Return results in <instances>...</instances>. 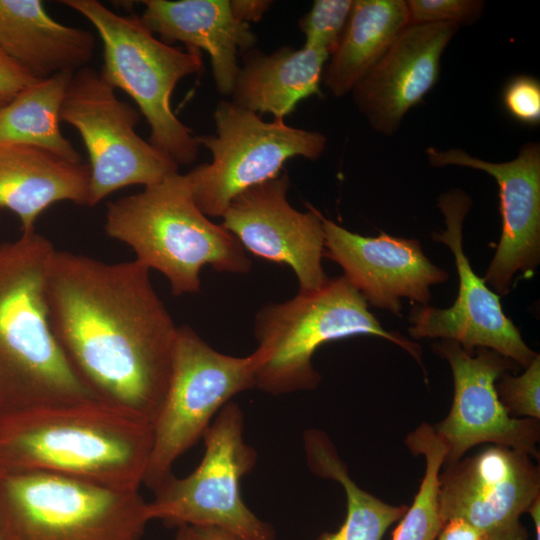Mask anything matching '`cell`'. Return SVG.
I'll return each instance as SVG.
<instances>
[{"label": "cell", "mask_w": 540, "mask_h": 540, "mask_svg": "<svg viewBox=\"0 0 540 540\" xmlns=\"http://www.w3.org/2000/svg\"><path fill=\"white\" fill-rule=\"evenodd\" d=\"M139 17L154 35L169 45L182 42L187 48L210 56L217 91L231 95L239 71L238 52L254 48L257 38L250 25L233 14L229 0H145Z\"/></svg>", "instance_id": "cell-19"}, {"label": "cell", "mask_w": 540, "mask_h": 540, "mask_svg": "<svg viewBox=\"0 0 540 540\" xmlns=\"http://www.w3.org/2000/svg\"><path fill=\"white\" fill-rule=\"evenodd\" d=\"M54 251L36 230L0 244V418L98 399L70 366L50 326L45 287Z\"/></svg>", "instance_id": "cell-3"}, {"label": "cell", "mask_w": 540, "mask_h": 540, "mask_svg": "<svg viewBox=\"0 0 540 540\" xmlns=\"http://www.w3.org/2000/svg\"><path fill=\"white\" fill-rule=\"evenodd\" d=\"M384 338L408 352L422 368L421 347L397 332L385 330L367 301L344 277L328 279L319 290L298 293L263 306L254 320L257 348L255 388L283 395L310 391L321 382L312 358L325 343L354 336Z\"/></svg>", "instance_id": "cell-5"}, {"label": "cell", "mask_w": 540, "mask_h": 540, "mask_svg": "<svg viewBox=\"0 0 540 540\" xmlns=\"http://www.w3.org/2000/svg\"><path fill=\"white\" fill-rule=\"evenodd\" d=\"M95 38L53 19L40 0H0V47L36 79L88 66Z\"/></svg>", "instance_id": "cell-21"}, {"label": "cell", "mask_w": 540, "mask_h": 540, "mask_svg": "<svg viewBox=\"0 0 540 540\" xmlns=\"http://www.w3.org/2000/svg\"><path fill=\"white\" fill-rule=\"evenodd\" d=\"M36 80L38 79L18 65L0 47V104L9 103Z\"/></svg>", "instance_id": "cell-31"}, {"label": "cell", "mask_w": 540, "mask_h": 540, "mask_svg": "<svg viewBox=\"0 0 540 540\" xmlns=\"http://www.w3.org/2000/svg\"><path fill=\"white\" fill-rule=\"evenodd\" d=\"M506 111L525 125L540 123V82L530 75H516L504 86L502 93Z\"/></svg>", "instance_id": "cell-30"}, {"label": "cell", "mask_w": 540, "mask_h": 540, "mask_svg": "<svg viewBox=\"0 0 540 540\" xmlns=\"http://www.w3.org/2000/svg\"><path fill=\"white\" fill-rule=\"evenodd\" d=\"M3 105H4V104H0V109L2 108Z\"/></svg>", "instance_id": "cell-36"}, {"label": "cell", "mask_w": 540, "mask_h": 540, "mask_svg": "<svg viewBox=\"0 0 540 540\" xmlns=\"http://www.w3.org/2000/svg\"><path fill=\"white\" fill-rule=\"evenodd\" d=\"M74 73L38 79L0 109V143L39 147L73 162L80 153L62 134L60 112Z\"/></svg>", "instance_id": "cell-24"}, {"label": "cell", "mask_w": 540, "mask_h": 540, "mask_svg": "<svg viewBox=\"0 0 540 540\" xmlns=\"http://www.w3.org/2000/svg\"><path fill=\"white\" fill-rule=\"evenodd\" d=\"M173 540H241L234 534L213 526L183 525L176 528Z\"/></svg>", "instance_id": "cell-32"}, {"label": "cell", "mask_w": 540, "mask_h": 540, "mask_svg": "<svg viewBox=\"0 0 540 540\" xmlns=\"http://www.w3.org/2000/svg\"><path fill=\"white\" fill-rule=\"evenodd\" d=\"M472 206L461 189H452L438 198L445 218V230L432 239L452 252L459 278L458 295L452 306L440 309L417 305L410 313L409 334L416 339L440 338L458 342L473 352L485 347L526 368L539 354L523 340L519 329L503 312L499 295L473 271L463 249V224Z\"/></svg>", "instance_id": "cell-12"}, {"label": "cell", "mask_w": 540, "mask_h": 540, "mask_svg": "<svg viewBox=\"0 0 540 540\" xmlns=\"http://www.w3.org/2000/svg\"><path fill=\"white\" fill-rule=\"evenodd\" d=\"M324 257L337 263L344 277L366 301L401 316V298L428 305L430 286L448 273L434 265L416 239L381 232L376 237L353 233L322 217Z\"/></svg>", "instance_id": "cell-17"}, {"label": "cell", "mask_w": 540, "mask_h": 540, "mask_svg": "<svg viewBox=\"0 0 540 540\" xmlns=\"http://www.w3.org/2000/svg\"><path fill=\"white\" fill-rule=\"evenodd\" d=\"M405 444L414 456L425 458V471L413 503L400 519L392 540H435L444 526L438 507V476L447 449L433 426L426 422L407 435Z\"/></svg>", "instance_id": "cell-26"}, {"label": "cell", "mask_w": 540, "mask_h": 540, "mask_svg": "<svg viewBox=\"0 0 540 540\" xmlns=\"http://www.w3.org/2000/svg\"><path fill=\"white\" fill-rule=\"evenodd\" d=\"M433 350L448 361L454 380V396L448 415L435 426L445 444L444 465L457 462L472 447L491 443L539 458V420L513 418L499 400L496 381L518 366L513 360L485 348L466 351L452 340L441 339Z\"/></svg>", "instance_id": "cell-14"}, {"label": "cell", "mask_w": 540, "mask_h": 540, "mask_svg": "<svg viewBox=\"0 0 540 540\" xmlns=\"http://www.w3.org/2000/svg\"><path fill=\"white\" fill-rule=\"evenodd\" d=\"M214 122L215 135L197 137L212 161L186 174L193 199L207 217H222L236 196L277 177L287 160H317L327 144L320 132L289 126L284 119L266 122L231 100L217 105Z\"/></svg>", "instance_id": "cell-10"}, {"label": "cell", "mask_w": 540, "mask_h": 540, "mask_svg": "<svg viewBox=\"0 0 540 540\" xmlns=\"http://www.w3.org/2000/svg\"><path fill=\"white\" fill-rule=\"evenodd\" d=\"M89 180L88 164L31 145L0 143V208L18 217L22 233L36 230L38 217L57 202L88 206Z\"/></svg>", "instance_id": "cell-20"}, {"label": "cell", "mask_w": 540, "mask_h": 540, "mask_svg": "<svg viewBox=\"0 0 540 540\" xmlns=\"http://www.w3.org/2000/svg\"><path fill=\"white\" fill-rule=\"evenodd\" d=\"M85 17L103 45L101 75L136 103L149 128V142L178 166L193 163L197 136L171 108L176 85L203 68L199 50L183 51L157 38L136 15H120L97 0H63Z\"/></svg>", "instance_id": "cell-6"}, {"label": "cell", "mask_w": 540, "mask_h": 540, "mask_svg": "<svg viewBox=\"0 0 540 540\" xmlns=\"http://www.w3.org/2000/svg\"><path fill=\"white\" fill-rule=\"evenodd\" d=\"M528 512L535 526L536 540H540V498L533 503Z\"/></svg>", "instance_id": "cell-35"}, {"label": "cell", "mask_w": 540, "mask_h": 540, "mask_svg": "<svg viewBox=\"0 0 540 540\" xmlns=\"http://www.w3.org/2000/svg\"><path fill=\"white\" fill-rule=\"evenodd\" d=\"M539 498V466L530 455L505 446L446 465L438 476L443 524L462 519L482 540H528L521 517Z\"/></svg>", "instance_id": "cell-13"}, {"label": "cell", "mask_w": 540, "mask_h": 540, "mask_svg": "<svg viewBox=\"0 0 540 540\" xmlns=\"http://www.w3.org/2000/svg\"><path fill=\"white\" fill-rule=\"evenodd\" d=\"M435 540H482L480 532L462 519L448 521Z\"/></svg>", "instance_id": "cell-34"}, {"label": "cell", "mask_w": 540, "mask_h": 540, "mask_svg": "<svg viewBox=\"0 0 540 540\" xmlns=\"http://www.w3.org/2000/svg\"><path fill=\"white\" fill-rule=\"evenodd\" d=\"M409 25L454 23L470 25L482 15L484 1L479 0H408Z\"/></svg>", "instance_id": "cell-29"}, {"label": "cell", "mask_w": 540, "mask_h": 540, "mask_svg": "<svg viewBox=\"0 0 540 540\" xmlns=\"http://www.w3.org/2000/svg\"><path fill=\"white\" fill-rule=\"evenodd\" d=\"M287 173L253 186L236 196L221 217L222 225L245 251L269 262L288 265L299 293L321 289L328 281L323 266V215L308 205L296 210L288 201Z\"/></svg>", "instance_id": "cell-15"}, {"label": "cell", "mask_w": 540, "mask_h": 540, "mask_svg": "<svg viewBox=\"0 0 540 540\" xmlns=\"http://www.w3.org/2000/svg\"><path fill=\"white\" fill-rule=\"evenodd\" d=\"M243 431L241 408L227 403L202 438L205 448L199 465L185 477L171 474L153 490L148 502L150 520L175 528L213 526L241 540H276L274 528L242 498L241 480L257 461Z\"/></svg>", "instance_id": "cell-8"}, {"label": "cell", "mask_w": 540, "mask_h": 540, "mask_svg": "<svg viewBox=\"0 0 540 540\" xmlns=\"http://www.w3.org/2000/svg\"><path fill=\"white\" fill-rule=\"evenodd\" d=\"M255 388L252 355L212 348L190 326H178L172 370L152 423V446L143 485L152 491L175 462L201 440L219 411L237 394Z\"/></svg>", "instance_id": "cell-9"}, {"label": "cell", "mask_w": 540, "mask_h": 540, "mask_svg": "<svg viewBox=\"0 0 540 540\" xmlns=\"http://www.w3.org/2000/svg\"><path fill=\"white\" fill-rule=\"evenodd\" d=\"M409 25L405 0H353L342 36L322 82L335 97L352 92Z\"/></svg>", "instance_id": "cell-23"}, {"label": "cell", "mask_w": 540, "mask_h": 540, "mask_svg": "<svg viewBox=\"0 0 540 540\" xmlns=\"http://www.w3.org/2000/svg\"><path fill=\"white\" fill-rule=\"evenodd\" d=\"M106 234L135 260L162 273L176 296L200 292V271L247 273L252 266L236 237L196 205L186 174L173 173L107 205Z\"/></svg>", "instance_id": "cell-4"}, {"label": "cell", "mask_w": 540, "mask_h": 540, "mask_svg": "<svg viewBox=\"0 0 540 540\" xmlns=\"http://www.w3.org/2000/svg\"><path fill=\"white\" fill-rule=\"evenodd\" d=\"M499 400L513 418L540 419V356L519 376L503 373L496 381Z\"/></svg>", "instance_id": "cell-28"}, {"label": "cell", "mask_w": 540, "mask_h": 540, "mask_svg": "<svg viewBox=\"0 0 540 540\" xmlns=\"http://www.w3.org/2000/svg\"><path fill=\"white\" fill-rule=\"evenodd\" d=\"M140 118L100 71L86 66L72 75L60 119L77 130L88 153V206L124 187H147L178 172L173 160L137 134Z\"/></svg>", "instance_id": "cell-11"}, {"label": "cell", "mask_w": 540, "mask_h": 540, "mask_svg": "<svg viewBox=\"0 0 540 540\" xmlns=\"http://www.w3.org/2000/svg\"><path fill=\"white\" fill-rule=\"evenodd\" d=\"M352 6L353 0H315L299 20V29L305 36L304 45L331 55L342 36Z\"/></svg>", "instance_id": "cell-27"}, {"label": "cell", "mask_w": 540, "mask_h": 540, "mask_svg": "<svg viewBox=\"0 0 540 540\" xmlns=\"http://www.w3.org/2000/svg\"><path fill=\"white\" fill-rule=\"evenodd\" d=\"M454 23L410 24L352 90L371 128L396 133L407 112L436 85L442 55L459 29Z\"/></svg>", "instance_id": "cell-18"}, {"label": "cell", "mask_w": 540, "mask_h": 540, "mask_svg": "<svg viewBox=\"0 0 540 540\" xmlns=\"http://www.w3.org/2000/svg\"><path fill=\"white\" fill-rule=\"evenodd\" d=\"M304 451L311 472L338 482L346 496V518L333 533H324L317 540H382L388 528L400 520L406 505L388 504L360 488L348 473L347 466L328 435L310 429L303 435Z\"/></svg>", "instance_id": "cell-25"}, {"label": "cell", "mask_w": 540, "mask_h": 540, "mask_svg": "<svg viewBox=\"0 0 540 540\" xmlns=\"http://www.w3.org/2000/svg\"><path fill=\"white\" fill-rule=\"evenodd\" d=\"M234 16L241 22L259 21L270 8L269 0H229Z\"/></svg>", "instance_id": "cell-33"}, {"label": "cell", "mask_w": 540, "mask_h": 540, "mask_svg": "<svg viewBox=\"0 0 540 540\" xmlns=\"http://www.w3.org/2000/svg\"><path fill=\"white\" fill-rule=\"evenodd\" d=\"M152 423L100 399L0 418V470L42 471L139 491Z\"/></svg>", "instance_id": "cell-2"}, {"label": "cell", "mask_w": 540, "mask_h": 540, "mask_svg": "<svg viewBox=\"0 0 540 540\" xmlns=\"http://www.w3.org/2000/svg\"><path fill=\"white\" fill-rule=\"evenodd\" d=\"M329 57L324 50L305 45L300 49L285 46L270 54L247 51L231 101L254 113L284 119L300 101L320 94Z\"/></svg>", "instance_id": "cell-22"}, {"label": "cell", "mask_w": 540, "mask_h": 540, "mask_svg": "<svg viewBox=\"0 0 540 540\" xmlns=\"http://www.w3.org/2000/svg\"><path fill=\"white\" fill-rule=\"evenodd\" d=\"M52 332L100 400L153 423L170 380L178 326L136 261L54 251L46 274Z\"/></svg>", "instance_id": "cell-1"}, {"label": "cell", "mask_w": 540, "mask_h": 540, "mask_svg": "<svg viewBox=\"0 0 540 540\" xmlns=\"http://www.w3.org/2000/svg\"><path fill=\"white\" fill-rule=\"evenodd\" d=\"M150 521L139 491L0 470V540H143Z\"/></svg>", "instance_id": "cell-7"}, {"label": "cell", "mask_w": 540, "mask_h": 540, "mask_svg": "<svg viewBox=\"0 0 540 540\" xmlns=\"http://www.w3.org/2000/svg\"><path fill=\"white\" fill-rule=\"evenodd\" d=\"M431 166H461L492 176L499 193L502 231L483 278L500 295L509 293L517 273L532 272L540 261V145L524 144L506 162H490L459 148L426 151Z\"/></svg>", "instance_id": "cell-16"}]
</instances>
